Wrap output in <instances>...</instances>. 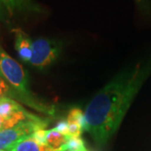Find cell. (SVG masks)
I'll list each match as a JSON object with an SVG mask.
<instances>
[{
    "instance_id": "6da1fadb",
    "label": "cell",
    "mask_w": 151,
    "mask_h": 151,
    "mask_svg": "<svg viewBox=\"0 0 151 151\" xmlns=\"http://www.w3.org/2000/svg\"><path fill=\"white\" fill-rule=\"evenodd\" d=\"M151 74V56L116 75L89 102L86 131L98 146L105 145L119 128L143 83Z\"/></svg>"
},
{
    "instance_id": "e0dca14e",
    "label": "cell",
    "mask_w": 151,
    "mask_h": 151,
    "mask_svg": "<svg viewBox=\"0 0 151 151\" xmlns=\"http://www.w3.org/2000/svg\"><path fill=\"white\" fill-rule=\"evenodd\" d=\"M0 151H7V150H0Z\"/></svg>"
},
{
    "instance_id": "ac0fdd59",
    "label": "cell",
    "mask_w": 151,
    "mask_h": 151,
    "mask_svg": "<svg viewBox=\"0 0 151 151\" xmlns=\"http://www.w3.org/2000/svg\"><path fill=\"white\" fill-rule=\"evenodd\" d=\"M86 151H88V150H86Z\"/></svg>"
},
{
    "instance_id": "4fadbf2b",
    "label": "cell",
    "mask_w": 151,
    "mask_h": 151,
    "mask_svg": "<svg viewBox=\"0 0 151 151\" xmlns=\"http://www.w3.org/2000/svg\"><path fill=\"white\" fill-rule=\"evenodd\" d=\"M46 131L47 129H39L34 132L31 136L40 145H46L45 144V138H46Z\"/></svg>"
},
{
    "instance_id": "277c9868",
    "label": "cell",
    "mask_w": 151,
    "mask_h": 151,
    "mask_svg": "<svg viewBox=\"0 0 151 151\" xmlns=\"http://www.w3.org/2000/svg\"><path fill=\"white\" fill-rule=\"evenodd\" d=\"M44 13L35 0H0V22L9 24L18 19Z\"/></svg>"
},
{
    "instance_id": "7a4b0ae2",
    "label": "cell",
    "mask_w": 151,
    "mask_h": 151,
    "mask_svg": "<svg viewBox=\"0 0 151 151\" xmlns=\"http://www.w3.org/2000/svg\"><path fill=\"white\" fill-rule=\"evenodd\" d=\"M0 76L10 87L11 98L44 115L54 116L56 113L53 104L42 100L31 91L27 71L1 46Z\"/></svg>"
},
{
    "instance_id": "9c48e42d",
    "label": "cell",
    "mask_w": 151,
    "mask_h": 151,
    "mask_svg": "<svg viewBox=\"0 0 151 151\" xmlns=\"http://www.w3.org/2000/svg\"><path fill=\"white\" fill-rule=\"evenodd\" d=\"M69 139V136L60 133L54 128L46 131L45 144L55 151H66V144Z\"/></svg>"
},
{
    "instance_id": "52a82bcc",
    "label": "cell",
    "mask_w": 151,
    "mask_h": 151,
    "mask_svg": "<svg viewBox=\"0 0 151 151\" xmlns=\"http://www.w3.org/2000/svg\"><path fill=\"white\" fill-rule=\"evenodd\" d=\"M14 34V47L19 58L29 63L32 56L33 41L29 36L19 28L13 29Z\"/></svg>"
},
{
    "instance_id": "7c38bea8",
    "label": "cell",
    "mask_w": 151,
    "mask_h": 151,
    "mask_svg": "<svg viewBox=\"0 0 151 151\" xmlns=\"http://www.w3.org/2000/svg\"><path fill=\"white\" fill-rule=\"evenodd\" d=\"M11 90L9 86L1 76H0V100L4 97H10Z\"/></svg>"
},
{
    "instance_id": "ba28073f",
    "label": "cell",
    "mask_w": 151,
    "mask_h": 151,
    "mask_svg": "<svg viewBox=\"0 0 151 151\" xmlns=\"http://www.w3.org/2000/svg\"><path fill=\"white\" fill-rule=\"evenodd\" d=\"M7 151H55L46 145H40L35 140L31 135L23 138L10 146Z\"/></svg>"
},
{
    "instance_id": "9a60e30c",
    "label": "cell",
    "mask_w": 151,
    "mask_h": 151,
    "mask_svg": "<svg viewBox=\"0 0 151 151\" xmlns=\"http://www.w3.org/2000/svg\"><path fill=\"white\" fill-rule=\"evenodd\" d=\"M136 2L141 6V8H145L147 9V4H148V0H136Z\"/></svg>"
},
{
    "instance_id": "5bb4252c",
    "label": "cell",
    "mask_w": 151,
    "mask_h": 151,
    "mask_svg": "<svg viewBox=\"0 0 151 151\" xmlns=\"http://www.w3.org/2000/svg\"><path fill=\"white\" fill-rule=\"evenodd\" d=\"M55 129L57 131H59L60 133L69 136L68 135V124H67L66 120H62V121L59 122L58 124H56V126L55 127Z\"/></svg>"
},
{
    "instance_id": "3957f363",
    "label": "cell",
    "mask_w": 151,
    "mask_h": 151,
    "mask_svg": "<svg viewBox=\"0 0 151 151\" xmlns=\"http://www.w3.org/2000/svg\"><path fill=\"white\" fill-rule=\"evenodd\" d=\"M63 43L55 39L40 38L32 43V56L29 64L38 70H45L59 58Z\"/></svg>"
},
{
    "instance_id": "8992f818",
    "label": "cell",
    "mask_w": 151,
    "mask_h": 151,
    "mask_svg": "<svg viewBox=\"0 0 151 151\" xmlns=\"http://www.w3.org/2000/svg\"><path fill=\"white\" fill-rule=\"evenodd\" d=\"M0 115L4 119V129L13 128L23 121L40 117L29 112L16 100L9 97L0 100Z\"/></svg>"
},
{
    "instance_id": "30bf717a",
    "label": "cell",
    "mask_w": 151,
    "mask_h": 151,
    "mask_svg": "<svg viewBox=\"0 0 151 151\" xmlns=\"http://www.w3.org/2000/svg\"><path fill=\"white\" fill-rule=\"evenodd\" d=\"M66 122L68 124H76L81 126L85 130L86 127V119L85 114L80 108H73L70 109L67 115Z\"/></svg>"
},
{
    "instance_id": "8fae6325",
    "label": "cell",
    "mask_w": 151,
    "mask_h": 151,
    "mask_svg": "<svg viewBox=\"0 0 151 151\" xmlns=\"http://www.w3.org/2000/svg\"><path fill=\"white\" fill-rule=\"evenodd\" d=\"M84 141L80 138H70L66 144V151H86Z\"/></svg>"
},
{
    "instance_id": "2e32d148",
    "label": "cell",
    "mask_w": 151,
    "mask_h": 151,
    "mask_svg": "<svg viewBox=\"0 0 151 151\" xmlns=\"http://www.w3.org/2000/svg\"><path fill=\"white\" fill-rule=\"evenodd\" d=\"M1 130H4V119L0 115V131Z\"/></svg>"
},
{
    "instance_id": "5b68a950",
    "label": "cell",
    "mask_w": 151,
    "mask_h": 151,
    "mask_svg": "<svg viewBox=\"0 0 151 151\" xmlns=\"http://www.w3.org/2000/svg\"><path fill=\"white\" fill-rule=\"evenodd\" d=\"M49 124L48 119L39 117L36 119L23 121L16 126L0 131V150H7L17 141L31 135L39 129H45Z\"/></svg>"
}]
</instances>
